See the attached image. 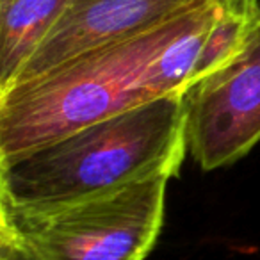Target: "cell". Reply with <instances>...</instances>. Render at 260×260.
I'll return each mask as SVG.
<instances>
[{
  "label": "cell",
  "instance_id": "cell-1",
  "mask_svg": "<svg viewBox=\"0 0 260 260\" xmlns=\"http://www.w3.org/2000/svg\"><path fill=\"white\" fill-rule=\"evenodd\" d=\"M216 0L177 18L77 55L0 93V159L27 152L89 123L187 87L162 52Z\"/></svg>",
  "mask_w": 260,
  "mask_h": 260
},
{
  "label": "cell",
  "instance_id": "cell-2",
  "mask_svg": "<svg viewBox=\"0 0 260 260\" xmlns=\"http://www.w3.org/2000/svg\"><path fill=\"white\" fill-rule=\"evenodd\" d=\"M187 150L184 94H170L0 159V202H70L171 178Z\"/></svg>",
  "mask_w": 260,
  "mask_h": 260
},
{
  "label": "cell",
  "instance_id": "cell-3",
  "mask_svg": "<svg viewBox=\"0 0 260 260\" xmlns=\"http://www.w3.org/2000/svg\"><path fill=\"white\" fill-rule=\"evenodd\" d=\"M170 178L38 205L0 202V234L34 260H145L162 228Z\"/></svg>",
  "mask_w": 260,
  "mask_h": 260
},
{
  "label": "cell",
  "instance_id": "cell-4",
  "mask_svg": "<svg viewBox=\"0 0 260 260\" xmlns=\"http://www.w3.org/2000/svg\"><path fill=\"white\" fill-rule=\"evenodd\" d=\"M187 146L205 171L228 166L260 141V22L237 57L184 93Z\"/></svg>",
  "mask_w": 260,
  "mask_h": 260
},
{
  "label": "cell",
  "instance_id": "cell-5",
  "mask_svg": "<svg viewBox=\"0 0 260 260\" xmlns=\"http://www.w3.org/2000/svg\"><path fill=\"white\" fill-rule=\"evenodd\" d=\"M207 2L210 0H72L13 86L45 75L84 52L153 29Z\"/></svg>",
  "mask_w": 260,
  "mask_h": 260
},
{
  "label": "cell",
  "instance_id": "cell-6",
  "mask_svg": "<svg viewBox=\"0 0 260 260\" xmlns=\"http://www.w3.org/2000/svg\"><path fill=\"white\" fill-rule=\"evenodd\" d=\"M72 0H0V93L13 86Z\"/></svg>",
  "mask_w": 260,
  "mask_h": 260
},
{
  "label": "cell",
  "instance_id": "cell-7",
  "mask_svg": "<svg viewBox=\"0 0 260 260\" xmlns=\"http://www.w3.org/2000/svg\"><path fill=\"white\" fill-rule=\"evenodd\" d=\"M258 22L260 0H221L217 15L203 43L192 84L237 57Z\"/></svg>",
  "mask_w": 260,
  "mask_h": 260
},
{
  "label": "cell",
  "instance_id": "cell-8",
  "mask_svg": "<svg viewBox=\"0 0 260 260\" xmlns=\"http://www.w3.org/2000/svg\"><path fill=\"white\" fill-rule=\"evenodd\" d=\"M0 260H34L18 242L0 234Z\"/></svg>",
  "mask_w": 260,
  "mask_h": 260
}]
</instances>
